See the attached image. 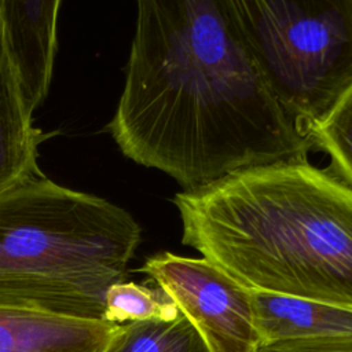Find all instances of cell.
<instances>
[{"label":"cell","mask_w":352,"mask_h":352,"mask_svg":"<svg viewBox=\"0 0 352 352\" xmlns=\"http://www.w3.org/2000/svg\"><path fill=\"white\" fill-rule=\"evenodd\" d=\"M258 352H352V334L280 341L261 345Z\"/></svg>","instance_id":"cell-13"},{"label":"cell","mask_w":352,"mask_h":352,"mask_svg":"<svg viewBox=\"0 0 352 352\" xmlns=\"http://www.w3.org/2000/svg\"><path fill=\"white\" fill-rule=\"evenodd\" d=\"M60 0H0V22L19 87L33 114L45 100L58 48Z\"/></svg>","instance_id":"cell-6"},{"label":"cell","mask_w":352,"mask_h":352,"mask_svg":"<svg viewBox=\"0 0 352 352\" xmlns=\"http://www.w3.org/2000/svg\"><path fill=\"white\" fill-rule=\"evenodd\" d=\"M121 324L0 307V352H107Z\"/></svg>","instance_id":"cell-7"},{"label":"cell","mask_w":352,"mask_h":352,"mask_svg":"<svg viewBox=\"0 0 352 352\" xmlns=\"http://www.w3.org/2000/svg\"><path fill=\"white\" fill-rule=\"evenodd\" d=\"M182 242L249 289L352 308V187L308 158L180 191Z\"/></svg>","instance_id":"cell-2"},{"label":"cell","mask_w":352,"mask_h":352,"mask_svg":"<svg viewBox=\"0 0 352 352\" xmlns=\"http://www.w3.org/2000/svg\"><path fill=\"white\" fill-rule=\"evenodd\" d=\"M51 135L33 124L0 22V192L41 172L38 147Z\"/></svg>","instance_id":"cell-8"},{"label":"cell","mask_w":352,"mask_h":352,"mask_svg":"<svg viewBox=\"0 0 352 352\" xmlns=\"http://www.w3.org/2000/svg\"><path fill=\"white\" fill-rule=\"evenodd\" d=\"M140 238L121 206L29 176L0 192V307L102 319Z\"/></svg>","instance_id":"cell-3"},{"label":"cell","mask_w":352,"mask_h":352,"mask_svg":"<svg viewBox=\"0 0 352 352\" xmlns=\"http://www.w3.org/2000/svg\"><path fill=\"white\" fill-rule=\"evenodd\" d=\"M261 345L352 334V308L250 289Z\"/></svg>","instance_id":"cell-9"},{"label":"cell","mask_w":352,"mask_h":352,"mask_svg":"<svg viewBox=\"0 0 352 352\" xmlns=\"http://www.w3.org/2000/svg\"><path fill=\"white\" fill-rule=\"evenodd\" d=\"M107 352H210L191 322L177 314L172 319H147L120 326Z\"/></svg>","instance_id":"cell-10"},{"label":"cell","mask_w":352,"mask_h":352,"mask_svg":"<svg viewBox=\"0 0 352 352\" xmlns=\"http://www.w3.org/2000/svg\"><path fill=\"white\" fill-rule=\"evenodd\" d=\"M268 88L309 136L352 81V0H217Z\"/></svg>","instance_id":"cell-4"},{"label":"cell","mask_w":352,"mask_h":352,"mask_svg":"<svg viewBox=\"0 0 352 352\" xmlns=\"http://www.w3.org/2000/svg\"><path fill=\"white\" fill-rule=\"evenodd\" d=\"M140 271L166 292L210 352H258L250 289L221 267L164 252L148 257Z\"/></svg>","instance_id":"cell-5"},{"label":"cell","mask_w":352,"mask_h":352,"mask_svg":"<svg viewBox=\"0 0 352 352\" xmlns=\"http://www.w3.org/2000/svg\"><path fill=\"white\" fill-rule=\"evenodd\" d=\"M177 314L176 304L160 286L148 287L122 280L107 289L102 319L125 324L147 319H172Z\"/></svg>","instance_id":"cell-12"},{"label":"cell","mask_w":352,"mask_h":352,"mask_svg":"<svg viewBox=\"0 0 352 352\" xmlns=\"http://www.w3.org/2000/svg\"><path fill=\"white\" fill-rule=\"evenodd\" d=\"M116 113L104 126L133 162L183 191L308 158L312 140L276 100L217 0H136Z\"/></svg>","instance_id":"cell-1"},{"label":"cell","mask_w":352,"mask_h":352,"mask_svg":"<svg viewBox=\"0 0 352 352\" xmlns=\"http://www.w3.org/2000/svg\"><path fill=\"white\" fill-rule=\"evenodd\" d=\"M315 150L329 157L327 169L352 187V81L311 129Z\"/></svg>","instance_id":"cell-11"}]
</instances>
